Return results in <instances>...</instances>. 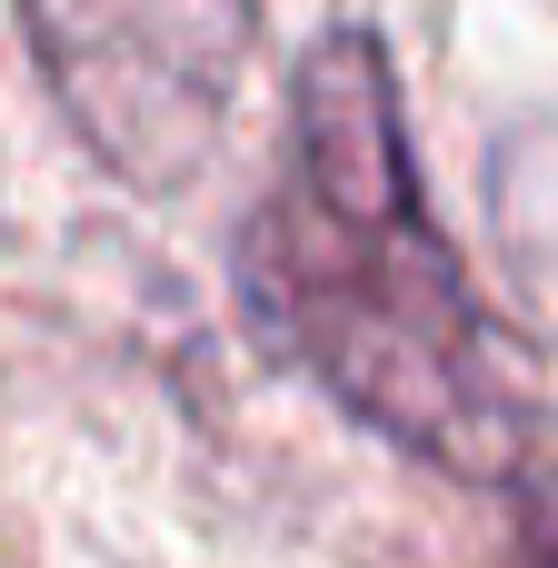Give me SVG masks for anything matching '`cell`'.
I'll return each mask as SVG.
<instances>
[{
  "label": "cell",
  "mask_w": 558,
  "mask_h": 568,
  "mask_svg": "<svg viewBox=\"0 0 558 568\" xmlns=\"http://www.w3.org/2000/svg\"><path fill=\"white\" fill-rule=\"evenodd\" d=\"M240 300L359 429L449 479H529V379L419 190L399 80L369 30H329L300 60L280 170L240 230Z\"/></svg>",
  "instance_id": "cell-1"
},
{
  "label": "cell",
  "mask_w": 558,
  "mask_h": 568,
  "mask_svg": "<svg viewBox=\"0 0 558 568\" xmlns=\"http://www.w3.org/2000/svg\"><path fill=\"white\" fill-rule=\"evenodd\" d=\"M20 20L50 100L130 190H180L220 160L260 30L250 0H20Z\"/></svg>",
  "instance_id": "cell-2"
}]
</instances>
